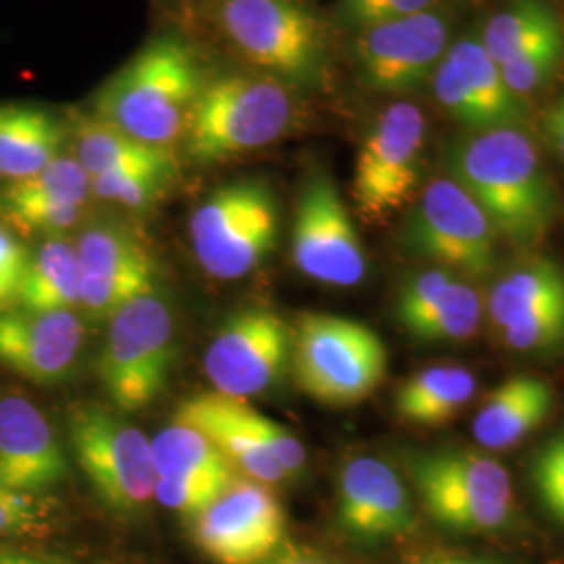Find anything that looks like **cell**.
<instances>
[{
	"label": "cell",
	"mask_w": 564,
	"mask_h": 564,
	"mask_svg": "<svg viewBox=\"0 0 564 564\" xmlns=\"http://www.w3.org/2000/svg\"><path fill=\"white\" fill-rule=\"evenodd\" d=\"M408 470L426 517L445 531L487 535L519 521L505 464L484 452L456 445L410 452Z\"/></svg>",
	"instance_id": "4"
},
{
	"label": "cell",
	"mask_w": 564,
	"mask_h": 564,
	"mask_svg": "<svg viewBox=\"0 0 564 564\" xmlns=\"http://www.w3.org/2000/svg\"><path fill=\"white\" fill-rule=\"evenodd\" d=\"M552 410V384L531 375L510 377L485 398L473 421V437L484 449L502 452L538 431Z\"/></svg>",
	"instance_id": "22"
},
{
	"label": "cell",
	"mask_w": 564,
	"mask_h": 564,
	"mask_svg": "<svg viewBox=\"0 0 564 564\" xmlns=\"http://www.w3.org/2000/svg\"><path fill=\"white\" fill-rule=\"evenodd\" d=\"M174 423L197 429L253 481L282 484L305 468L307 452L297 435L245 400L216 391L193 395L178 405Z\"/></svg>",
	"instance_id": "9"
},
{
	"label": "cell",
	"mask_w": 564,
	"mask_h": 564,
	"mask_svg": "<svg viewBox=\"0 0 564 564\" xmlns=\"http://www.w3.org/2000/svg\"><path fill=\"white\" fill-rule=\"evenodd\" d=\"M291 360V330L270 310H242L218 328L203 356L216 393L247 400L281 381Z\"/></svg>",
	"instance_id": "16"
},
{
	"label": "cell",
	"mask_w": 564,
	"mask_h": 564,
	"mask_svg": "<svg viewBox=\"0 0 564 564\" xmlns=\"http://www.w3.org/2000/svg\"><path fill=\"white\" fill-rule=\"evenodd\" d=\"M426 121L414 102H391L366 132L351 195L366 223H381L412 199L423 172Z\"/></svg>",
	"instance_id": "11"
},
{
	"label": "cell",
	"mask_w": 564,
	"mask_h": 564,
	"mask_svg": "<svg viewBox=\"0 0 564 564\" xmlns=\"http://www.w3.org/2000/svg\"><path fill=\"white\" fill-rule=\"evenodd\" d=\"M176 356L174 316L155 291L120 307L99 356L105 393L121 412H139L167 384Z\"/></svg>",
	"instance_id": "8"
},
{
	"label": "cell",
	"mask_w": 564,
	"mask_h": 564,
	"mask_svg": "<svg viewBox=\"0 0 564 564\" xmlns=\"http://www.w3.org/2000/svg\"><path fill=\"white\" fill-rule=\"evenodd\" d=\"M563 32V21L547 0H512L487 21L481 42L487 55L502 67Z\"/></svg>",
	"instance_id": "28"
},
{
	"label": "cell",
	"mask_w": 564,
	"mask_h": 564,
	"mask_svg": "<svg viewBox=\"0 0 564 564\" xmlns=\"http://www.w3.org/2000/svg\"><path fill=\"white\" fill-rule=\"evenodd\" d=\"M65 132L59 121L32 105L0 102V178H28L59 158Z\"/></svg>",
	"instance_id": "23"
},
{
	"label": "cell",
	"mask_w": 564,
	"mask_h": 564,
	"mask_svg": "<svg viewBox=\"0 0 564 564\" xmlns=\"http://www.w3.org/2000/svg\"><path fill=\"white\" fill-rule=\"evenodd\" d=\"M389 2L391 0H343L339 15L343 23L356 30H366L383 20Z\"/></svg>",
	"instance_id": "40"
},
{
	"label": "cell",
	"mask_w": 564,
	"mask_h": 564,
	"mask_svg": "<svg viewBox=\"0 0 564 564\" xmlns=\"http://www.w3.org/2000/svg\"><path fill=\"white\" fill-rule=\"evenodd\" d=\"M18 305L34 312H74L80 305V262L72 242L51 239L30 258Z\"/></svg>",
	"instance_id": "27"
},
{
	"label": "cell",
	"mask_w": 564,
	"mask_h": 564,
	"mask_svg": "<svg viewBox=\"0 0 564 564\" xmlns=\"http://www.w3.org/2000/svg\"><path fill=\"white\" fill-rule=\"evenodd\" d=\"M485 303L473 284L466 279H456L445 293L444 300L437 303L426 316L405 330L416 341L431 345H452L464 343L475 337L484 323Z\"/></svg>",
	"instance_id": "30"
},
{
	"label": "cell",
	"mask_w": 564,
	"mask_h": 564,
	"mask_svg": "<svg viewBox=\"0 0 564 564\" xmlns=\"http://www.w3.org/2000/svg\"><path fill=\"white\" fill-rule=\"evenodd\" d=\"M498 333L506 347L512 351L535 354L554 349L564 343V303L529 314L500 328Z\"/></svg>",
	"instance_id": "34"
},
{
	"label": "cell",
	"mask_w": 564,
	"mask_h": 564,
	"mask_svg": "<svg viewBox=\"0 0 564 564\" xmlns=\"http://www.w3.org/2000/svg\"><path fill=\"white\" fill-rule=\"evenodd\" d=\"M297 116L289 84L263 74H228L203 86L182 141L193 162H224L279 141Z\"/></svg>",
	"instance_id": "3"
},
{
	"label": "cell",
	"mask_w": 564,
	"mask_h": 564,
	"mask_svg": "<svg viewBox=\"0 0 564 564\" xmlns=\"http://www.w3.org/2000/svg\"><path fill=\"white\" fill-rule=\"evenodd\" d=\"M191 521L195 544L218 564L265 563L281 550L286 533L281 500L268 485L249 477H235Z\"/></svg>",
	"instance_id": "15"
},
{
	"label": "cell",
	"mask_w": 564,
	"mask_h": 564,
	"mask_svg": "<svg viewBox=\"0 0 564 564\" xmlns=\"http://www.w3.org/2000/svg\"><path fill=\"white\" fill-rule=\"evenodd\" d=\"M188 237L203 270L237 281L270 256L279 239V209L270 186L245 178L216 188L193 212Z\"/></svg>",
	"instance_id": "7"
},
{
	"label": "cell",
	"mask_w": 564,
	"mask_h": 564,
	"mask_svg": "<svg viewBox=\"0 0 564 564\" xmlns=\"http://www.w3.org/2000/svg\"><path fill=\"white\" fill-rule=\"evenodd\" d=\"M69 437L86 479L109 510L141 512L155 498L153 447L141 429L105 408L86 405L72 414Z\"/></svg>",
	"instance_id": "10"
},
{
	"label": "cell",
	"mask_w": 564,
	"mask_h": 564,
	"mask_svg": "<svg viewBox=\"0 0 564 564\" xmlns=\"http://www.w3.org/2000/svg\"><path fill=\"white\" fill-rule=\"evenodd\" d=\"M477 393L475 375L460 364H433L412 375L395 395L405 423L440 426L449 423Z\"/></svg>",
	"instance_id": "25"
},
{
	"label": "cell",
	"mask_w": 564,
	"mask_h": 564,
	"mask_svg": "<svg viewBox=\"0 0 564 564\" xmlns=\"http://www.w3.org/2000/svg\"><path fill=\"white\" fill-rule=\"evenodd\" d=\"M564 303V268L547 258H533L510 268L489 289L485 310L496 330L529 314Z\"/></svg>",
	"instance_id": "26"
},
{
	"label": "cell",
	"mask_w": 564,
	"mask_h": 564,
	"mask_svg": "<svg viewBox=\"0 0 564 564\" xmlns=\"http://www.w3.org/2000/svg\"><path fill=\"white\" fill-rule=\"evenodd\" d=\"M30 253L7 228L0 226V312L15 307Z\"/></svg>",
	"instance_id": "38"
},
{
	"label": "cell",
	"mask_w": 564,
	"mask_h": 564,
	"mask_svg": "<svg viewBox=\"0 0 564 564\" xmlns=\"http://www.w3.org/2000/svg\"><path fill=\"white\" fill-rule=\"evenodd\" d=\"M216 21L242 59L289 86H312L324 69L321 23L300 0H218Z\"/></svg>",
	"instance_id": "6"
},
{
	"label": "cell",
	"mask_w": 564,
	"mask_h": 564,
	"mask_svg": "<svg viewBox=\"0 0 564 564\" xmlns=\"http://www.w3.org/2000/svg\"><path fill=\"white\" fill-rule=\"evenodd\" d=\"M433 90L445 113L468 132L521 126L527 116V105L506 86L481 39H460L445 51Z\"/></svg>",
	"instance_id": "17"
},
{
	"label": "cell",
	"mask_w": 564,
	"mask_h": 564,
	"mask_svg": "<svg viewBox=\"0 0 564 564\" xmlns=\"http://www.w3.org/2000/svg\"><path fill=\"white\" fill-rule=\"evenodd\" d=\"M460 279L444 268H429L410 274L400 286L398 295V321L403 328L421 321L437 303L442 302L449 286Z\"/></svg>",
	"instance_id": "35"
},
{
	"label": "cell",
	"mask_w": 564,
	"mask_h": 564,
	"mask_svg": "<svg viewBox=\"0 0 564 564\" xmlns=\"http://www.w3.org/2000/svg\"><path fill=\"white\" fill-rule=\"evenodd\" d=\"M564 59V32L540 42L524 51L517 59L502 65L506 86L524 99L531 93H538L542 86L554 78Z\"/></svg>",
	"instance_id": "33"
},
{
	"label": "cell",
	"mask_w": 564,
	"mask_h": 564,
	"mask_svg": "<svg viewBox=\"0 0 564 564\" xmlns=\"http://www.w3.org/2000/svg\"><path fill=\"white\" fill-rule=\"evenodd\" d=\"M529 481L545 514L564 527V429L538 447L529 463Z\"/></svg>",
	"instance_id": "32"
},
{
	"label": "cell",
	"mask_w": 564,
	"mask_h": 564,
	"mask_svg": "<svg viewBox=\"0 0 564 564\" xmlns=\"http://www.w3.org/2000/svg\"><path fill=\"white\" fill-rule=\"evenodd\" d=\"M544 132L556 155L564 160V97L545 113Z\"/></svg>",
	"instance_id": "42"
},
{
	"label": "cell",
	"mask_w": 564,
	"mask_h": 564,
	"mask_svg": "<svg viewBox=\"0 0 564 564\" xmlns=\"http://www.w3.org/2000/svg\"><path fill=\"white\" fill-rule=\"evenodd\" d=\"M228 485L216 484V481H199V479L158 477L155 500L165 506L167 510H174L186 519H195L223 494Z\"/></svg>",
	"instance_id": "37"
},
{
	"label": "cell",
	"mask_w": 564,
	"mask_h": 564,
	"mask_svg": "<svg viewBox=\"0 0 564 564\" xmlns=\"http://www.w3.org/2000/svg\"><path fill=\"white\" fill-rule=\"evenodd\" d=\"M402 239L416 258L463 279H485L496 268L498 235L494 226L449 176L426 184L403 226Z\"/></svg>",
	"instance_id": "12"
},
{
	"label": "cell",
	"mask_w": 564,
	"mask_h": 564,
	"mask_svg": "<svg viewBox=\"0 0 564 564\" xmlns=\"http://www.w3.org/2000/svg\"><path fill=\"white\" fill-rule=\"evenodd\" d=\"M337 524L349 540L379 545L410 535L419 517L408 485L391 464L356 456L339 470Z\"/></svg>",
	"instance_id": "18"
},
{
	"label": "cell",
	"mask_w": 564,
	"mask_h": 564,
	"mask_svg": "<svg viewBox=\"0 0 564 564\" xmlns=\"http://www.w3.org/2000/svg\"><path fill=\"white\" fill-rule=\"evenodd\" d=\"M291 362L303 393L324 405H354L387 375V347L366 324L337 314H305L291 330Z\"/></svg>",
	"instance_id": "5"
},
{
	"label": "cell",
	"mask_w": 564,
	"mask_h": 564,
	"mask_svg": "<svg viewBox=\"0 0 564 564\" xmlns=\"http://www.w3.org/2000/svg\"><path fill=\"white\" fill-rule=\"evenodd\" d=\"M449 36V15L433 7L360 30L351 48L360 82L383 95L421 90L444 59Z\"/></svg>",
	"instance_id": "14"
},
{
	"label": "cell",
	"mask_w": 564,
	"mask_h": 564,
	"mask_svg": "<svg viewBox=\"0 0 564 564\" xmlns=\"http://www.w3.org/2000/svg\"><path fill=\"white\" fill-rule=\"evenodd\" d=\"M76 134L78 162L90 178L107 172H153L170 178L176 174L170 149L139 141L99 118H82Z\"/></svg>",
	"instance_id": "24"
},
{
	"label": "cell",
	"mask_w": 564,
	"mask_h": 564,
	"mask_svg": "<svg viewBox=\"0 0 564 564\" xmlns=\"http://www.w3.org/2000/svg\"><path fill=\"white\" fill-rule=\"evenodd\" d=\"M447 176L481 207L498 239L529 249L558 216V193L521 126L468 132L445 147Z\"/></svg>",
	"instance_id": "1"
},
{
	"label": "cell",
	"mask_w": 564,
	"mask_h": 564,
	"mask_svg": "<svg viewBox=\"0 0 564 564\" xmlns=\"http://www.w3.org/2000/svg\"><path fill=\"white\" fill-rule=\"evenodd\" d=\"M84 345L80 318L69 312H0V366L34 383H59L78 362Z\"/></svg>",
	"instance_id": "20"
},
{
	"label": "cell",
	"mask_w": 564,
	"mask_h": 564,
	"mask_svg": "<svg viewBox=\"0 0 564 564\" xmlns=\"http://www.w3.org/2000/svg\"><path fill=\"white\" fill-rule=\"evenodd\" d=\"M203 86L188 46L176 39H160L105 84L95 118L147 144L170 149L184 137Z\"/></svg>",
	"instance_id": "2"
},
{
	"label": "cell",
	"mask_w": 564,
	"mask_h": 564,
	"mask_svg": "<svg viewBox=\"0 0 564 564\" xmlns=\"http://www.w3.org/2000/svg\"><path fill=\"white\" fill-rule=\"evenodd\" d=\"M263 564H341L330 556H326L318 550L305 547V545H284L279 550V554H274L272 558H268Z\"/></svg>",
	"instance_id": "41"
},
{
	"label": "cell",
	"mask_w": 564,
	"mask_h": 564,
	"mask_svg": "<svg viewBox=\"0 0 564 564\" xmlns=\"http://www.w3.org/2000/svg\"><path fill=\"white\" fill-rule=\"evenodd\" d=\"M291 258L303 276L349 289L366 279L368 260L356 224L330 176L312 174L303 184L291 232Z\"/></svg>",
	"instance_id": "13"
},
{
	"label": "cell",
	"mask_w": 564,
	"mask_h": 564,
	"mask_svg": "<svg viewBox=\"0 0 564 564\" xmlns=\"http://www.w3.org/2000/svg\"><path fill=\"white\" fill-rule=\"evenodd\" d=\"M0 564H55L44 558H36L30 554H21V552H13V550H0Z\"/></svg>",
	"instance_id": "44"
},
{
	"label": "cell",
	"mask_w": 564,
	"mask_h": 564,
	"mask_svg": "<svg viewBox=\"0 0 564 564\" xmlns=\"http://www.w3.org/2000/svg\"><path fill=\"white\" fill-rule=\"evenodd\" d=\"M151 447L158 477L199 479L226 485L235 479L232 464L193 426L170 424L151 440Z\"/></svg>",
	"instance_id": "29"
},
{
	"label": "cell",
	"mask_w": 564,
	"mask_h": 564,
	"mask_svg": "<svg viewBox=\"0 0 564 564\" xmlns=\"http://www.w3.org/2000/svg\"><path fill=\"white\" fill-rule=\"evenodd\" d=\"M90 176L74 158H57L41 172L9 182L0 193V205H84Z\"/></svg>",
	"instance_id": "31"
},
{
	"label": "cell",
	"mask_w": 564,
	"mask_h": 564,
	"mask_svg": "<svg viewBox=\"0 0 564 564\" xmlns=\"http://www.w3.org/2000/svg\"><path fill=\"white\" fill-rule=\"evenodd\" d=\"M170 181V176L153 172H107L90 178V186L101 199L139 209L158 202Z\"/></svg>",
	"instance_id": "36"
},
{
	"label": "cell",
	"mask_w": 564,
	"mask_h": 564,
	"mask_svg": "<svg viewBox=\"0 0 564 564\" xmlns=\"http://www.w3.org/2000/svg\"><path fill=\"white\" fill-rule=\"evenodd\" d=\"M416 564H508L500 558L479 556V554H466V552H444V554H431Z\"/></svg>",
	"instance_id": "43"
},
{
	"label": "cell",
	"mask_w": 564,
	"mask_h": 564,
	"mask_svg": "<svg viewBox=\"0 0 564 564\" xmlns=\"http://www.w3.org/2000/svg\"><path fill=\"white\" fill-rule=\"evenodd\" d=\"M80 305L95 318H111L126 303L155 291V263L147 247L121 226L101 224L82 232Z\"/></svg>",
	"instance_id": "19"
},
{
	"label": "cell",
	"mask_w": 564,
	"mask_h": 564,
	"mask_svg": "<svg viewBox=\"0 0 564 564\" xmlns=\"http://www.w3.org/2000/svg\"><path fill=\"white\" fill-rule=\"evenodd\" d=\"M69 466L48 419L23 395L0 398V484L32 494L59 484Z\"/></svg>",
	"instance_id": "21"
},
{
	"label": "cell",
	"mask_w": 564,
	"mask_h": 564,
	"mask_svg": "<svg viewBox=\"0 0 564 564\" xmlns=\"http://www.w3.org/2000/svg\"><path fill=\"white\" fill-rule=\"evenodd\" d=\"M36 521L39 510L32 496L0 484V535L28 531Z\"/></svg>",
	"instance_id": "39"
}]
</instances>
